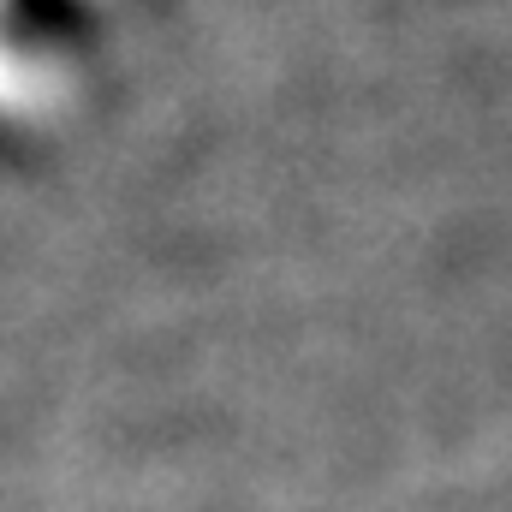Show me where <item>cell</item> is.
<instances>
[{
	"label": "cell",
	"instance_id": "1",
	"mask_svg": "<svg viewBox=\"0 0 512 512\" xmlns=\"http://www.w3.org/2000/svg\"><path fill=\"white\" fill-rule=\"evenodd\" d=\"M102 0H0V120H30L96 30Z\"/></svg>",
	"mask_w": 512,
	"mask_h": 512
}]
</instances>
